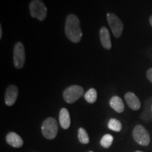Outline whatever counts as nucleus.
<instances>
[{"label":"nucleus","mask_w":152,"mask_h":152,"mask_svg":"<svg viewBox=\"0 0 152 152\" xmlns=\"http://www.w3.org/2000/svg\"><path fill=\"white\" fill-rule=\"evenodd\" d=\"M65 34L70 41L77 43L83 37L80 21L75 14H69L67 16L65 23Z\"/></svg>","instance_id":"1"},{"label":"nucleus","mask_w":152,"mask_h":152,"mask_svg":"<svg viewBox=\"0 0 152 152\" xmlns=\"http://www.w3.org/2000/svg\"><path fill=\"white\" fill-rule=\"evenodd\" d=\"M30 15L33 18H37L39 21H43L47 15V9L41 0H33L29 4Z\"/></svg>","instance_id":"2"},{"label":"nucleus","mask_w":152,"mask_h":152,"mask_svg":"<svg viewBox=\"0 0 152 152\" xmlns=\"http://www.w3.org/2000/svg\"><path fill=\"white\" fill-rule=\"evenodd\" d=\"M42 132L43 136L47 140H53L58 133V123L56 119L49 117L42 123Z\"/></svg>","instance_id":"3"},{"label":"nucleus","mask_w":152,"mask_h":152,"mask_svg":"<svg viewBox=\"0 0 152 152\" xmlns=\"http://www.w3.org/2000/svg\"><path fill=\"white\" fill-rule=\"evenodd\" d=\"M84 94V90L79 85H71L67 87L63 92V97L68 104H73L78 100Z\"/></svg>","instance_id":"4"},{"label":"nucleus","mask_w":152,"mask_h":152,"mask_svg":"<svg viewBox=\"0 0 152 152\" xmlns=\"http://www.w3.org/2000/svg\"><path fill=\"white\" fill-rule=\"evenodd\" d=\"M106 18L114 37L116 38L121 37L123 30V24L121 19L116 15L112 13L107 14Z\"/></svg>","instance_id":"5"},{"label":"nucleus","mask_w":152,"mask_h":152,"mask_svg":"<svg viewBox=\"0 0 152 152\" xmlns=\"http://www.w3.org/2000/svg\"><path fill=\"white\" fill-rule=\"evenodd\" d=\"M133 138L137 143L142 146H148L150 143V136L148 131L142 125L135 126L132 132Z\"/></svg>","instance_id":"6"},{"label":"nucleus","mask_w":152,"mask_h":152,"mask_svg":"<svg viewBox=\"0 0 152 152\" xmlns=\"http://www.w3.org/2000/svg\"><path fill=\"white\" fill-rule=\"evenodd\" d=\"M26 62V52L24 45L18 42L14 46V64L18 69H20L24 66Z\"/></svg>","instance_id":"7"},{"label":"nucleus","mask_w":152,"mask_h":152,"mask_svg":"<svg viewBox=\"0 0 152 152\" xmlns=\"http://www.w3.org/2000/svg\"><path fill=\"white\" fill-rule=\"evenodd\" d=\"M18 95V89L16 85H11L7 88L5 92V104L8 106L14 105Z\"/></svg>","instance_id":"8"},{"label":"nucleus","mask_w":152,"mask_h":152,"mask_svg":"<svg viewBox=\"0 0 152 152\" xmlns=\"http://www.w3.org/2000/svg\"><path fill=\"white\" fill-rule=\"evenodd\" d=\"M125 99L129 107L134 111H137L141 107V102L134 93L128 92L125 94Z\"/></svg>","instance_id":"9"},{"label":"nucleus","mask_w":152,"mask_h":152,"mask_svg":"<svg viewBox=\"0 0 152 152\" xmlns=\"http://www.w3.org/2000/svg\"><path fill=\"white\" fill-rule=\"evenodd\" d=\"M99 37L102 47L107 50H110L111 49V36H110L109 31L107 28H101L99 30Z\"/></svg>","instance_id":"10"},{"label":"nucleus","mask_w":152,"mask_h":152,"mask_svg":"<svg viewBox=\"0 0 152 152\" xmlns=\"http://www.w3.org/2000/svg\"><path fill=\"white\" fill-rule=\"evenodd\" d=\"M6 140H7V142L9 145L15 148L21 147L23 144V141L22 138L18 134L14 132H9L7 135Z\"/></svg>","instance_id":"11"},{"label":"nucleus","mask_w":152,"mask_h":152,"mask_svg":"<svg viewBox=\"0 0 152 152\" xmlns=\"http://www.w3.org/2000/svg\"><path fill=\"white\" fill-rule=\"evenodd\" d=\"M59 123L61 128L65 130H67L71 125V117L66 108H62L59 112Z\"/></svg>","instance_id":"12"},{"label":"nucleus","mask_w":152,"mask_h":152,"mask_svg":"<svg viewBox=\"0 0 152 152\" xmlns=\"http://www.w3.org/2000/svg\"><path fill=\"white\" fill-rule=\"evenodd\" d=\"M110 106L117 113H122L124 111L125 106L123 100L118 96H113L109 102Z\"/></svg>","instance_id":"13"},{"label":"nucleus","mask_w":152,"mask_h":152,"mask_svg":"<svg viewBox=\"0 0 152 152\" xmlns=\"http://www.w3.org/2000/svg\"><path fill=\"white\" fill-rule=\"evenodd\" d=\"M85 99L88 103L94 104L97 99V92L94 88H91L85 94Z\"/></svg>","instance_id":"14"},{"label":"nucleus","mask_w":152,"mask_h":152,"mask_svg":"<svg viewBox=\"0 0 152 152\" xmlns=\"http://www.w3.org/2000/svg\"><path fill=\"white\" fill-rule=\"evenodd\" d=\"M108 127L110 130L115 131V132H120L122 130V124L118 120L115 118L110 119L108 123Z\"/></svg>","instance_id":"15"},{"label":"nucleus","mask_w":152,"mask_h":152,"mask_svg":"<svg viewBox=\"0 0 152 152\" xmlns=\"http://www.w3.org/2000/svg\"><path fill=\"white\" fill-rule=\"evenodd\" d=\"M77 134H78V135H77L78 136V140L80 143L83 144H87L90 142V139H89L88 134H87V131L84 128H79Z\"/></svg>","instance_id":"16"},{"label":"nucleus","mask_w":152,"mask_h":152,"mask_svg":"<svg viewBox=\"0 0 152 152\" xmlns=\"http://www.w3.org/2000/svg\"><path fill=\"white\" fill-rule=\"evenodd\" d=\"M113 141V137L110 134H106L101 140L100 144L104 148H109Z\"/></svg>","instance_id":"17"},{"label":"nucleus","mask_w":152,"mask_h":152,"mask_svg":"<svg viewBox=\"0 0 152 152\" xmlns=\"http://www.w3.org/2000/svg\"><path fill=\"white\" fill-rule=\"evenodd\" d=\"M147 79L152 83V68H149V69L147 71Z\"/></svg>","instance_id":"18"},{"label":"nucleus","mask_w":152,"mask_h":152,"mask_svg":"<svg viewBox=\"0 0 152 152\" xmlns=\"http://www.w3.org/2000/svg\"><path fill=\"white\" fill-rule=\"evenodd\" d=\"M2 33H3L2 28H1V25H0V39H1V37H2Z\"/></svg>","instance_id":"19"},{"label":"nucleus","mask_w":152,"mask_h":152,"mask_svg":"<svg viewBox=\"0 0 152 152\" xmlns=\"http://www.w3.org/2000/svg\"><path fill=\"white\" fill-rule=\"evenodd\" d=\"M149 23H150V24H151V27H152V15H151V16L150 17V18H149Z\"/></svg>","instance_id":"20"},{"label":"nucleus","mask_w":152,"mask_h":152,"mask_svg":"<svg viewBox=\"0 0 152 152\" xmlns=\"http://www.w3.org/2000/svg\"><path fill=\"white\" fill-rule=\"evenodd\" d=\"M135 152H142V151H135Z\"/></svg>","instance_id":"21"},{"label":"nucleus","mask_w":152,"mask_h":152,"mask_svg":"<svg viewBox=\"0 0 152 152\" xmlns=\"http://www.w3.org/2000/svg\"><path fill=\"white\" fill-rule=\"evenodd\" d=\"M151 111H152V106H151Z\"/></svg>","instance_id":"22"},{"label":"nucleus","mask_w":152,"mask_h":152,"mask_svg":"<svg viewBox=\"0 0 152 152\" xmlns=\"http://www.w3.org/2000/svg\"><path fill=\"white\" fill-rule=\"evenodd\" d=\"M90 152H93V151H90Z\"/></svg>","instance_id":"23"}]
</instances>
